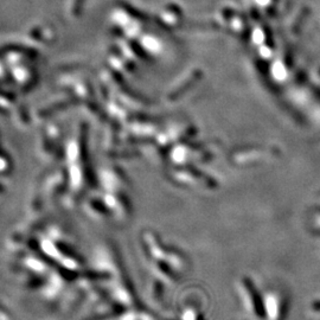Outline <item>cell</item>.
Listing matches in <instances>:
<instances>
[{"label":"cell","mask_w":320,"mask_h":320,"mask_svg":"<svg viewBox=\"0 0 320 320\" xmlns=\"http://www.w3.org/2000/svg\"><path fill=\"white\" fill-rule=\"evenodd\" d=\"M243 284H245V288L246 291L248 292L249 298L251 300V305H253V310L255 314H256L257 318L260 319H265L266 318V308H265V304H263V300L261 298V294L260 292L257 291V288L255 287V285L253 284L250 279L246 277L243 280Z\"/></svg>","instance_id":"cell-1"},{"label":"cell","mask_w":320,"mask_h":320,"mask_svg":"<svg viewBox=\"0 0 320 320\" xmlns=\"http://www.w3.org/2000/svg\"><path fill=\"white\" fill-rule=\"evenodd\" d=\"M312 310L317 311V312H320V300L319 301H314L312 304Z\"/></svg>","instance_id":"cell-2"}]
</instances>
